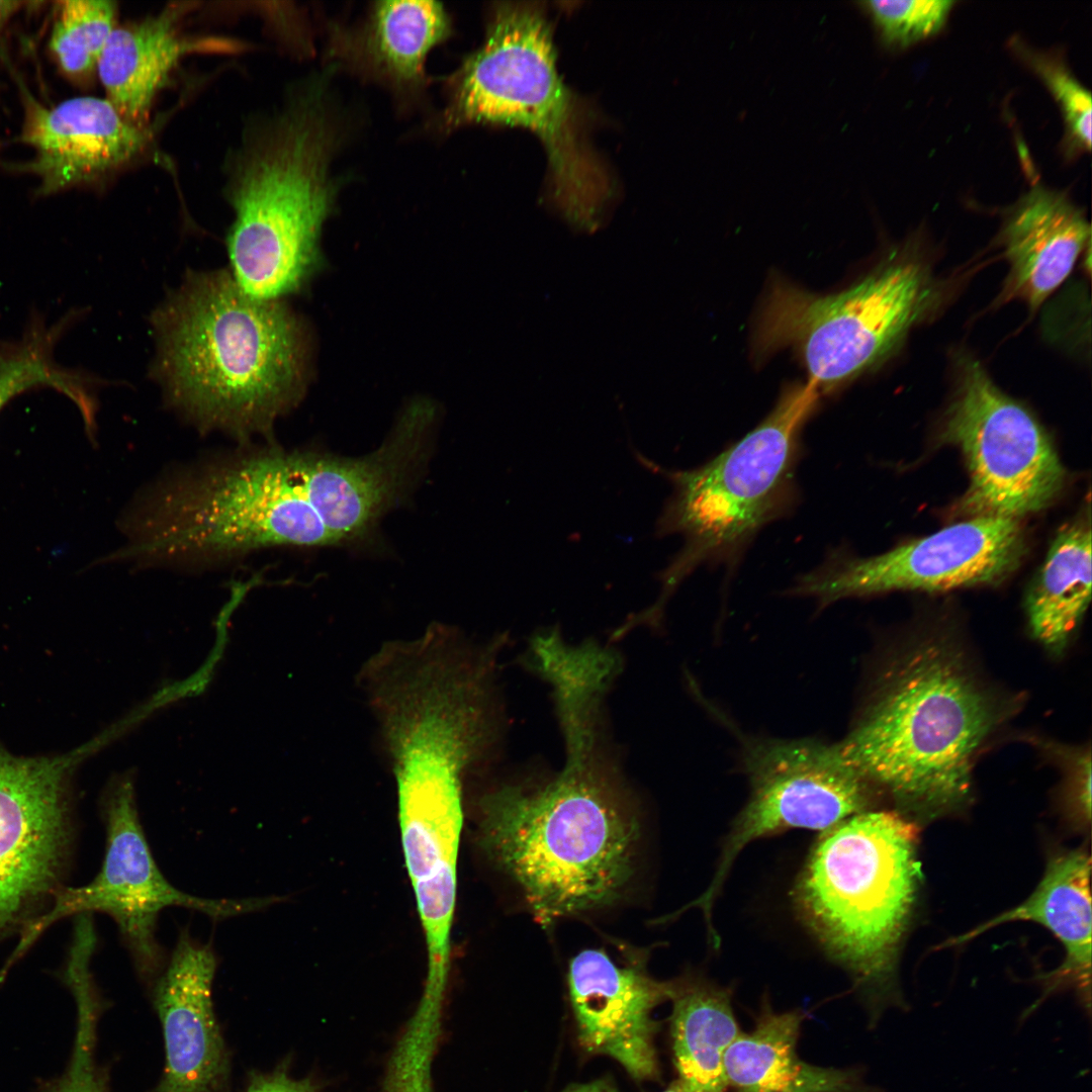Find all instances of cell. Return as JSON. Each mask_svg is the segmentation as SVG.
Listing matches in <instances>:
<instances>
[{
    "instance_id": "18",
    "label": "cell",
    "mask_w": 1092,
    "mask_h": 1092,
    "mask_svg": "<svg viewBox=\"0 0 1092 1092\" xmlns=\"http://www.w3.org/2000/svg\"><path fill=\"white\" fill-rule=\"evenodd\" d=\"M1001 240L1010 268L1003 298L1036 309L1071 273L1090 225L1067 196L1034 185L1012 208Z\"/></svg>"
},
{
    "instance_id": "2",
    "label": "cell",
    "mask_w": 1092,
    "mask_h": 1092,
    "mask_svg": "<svg viewBox=\"0 0 1092 1092\" xmlns=\"http://www.w3.org/2000/svg\"><path fill=\"white\" fill-rule=\"evenodd\" d=\"M150 324V374L165 403L201 432L243 445L270 439L275 422L303 396V324L281 300L246 294L229 270H187Z\"/></svg>"
},
{
    "instance_id": "35",
    "label": "cell",
    "mask_w": 1092,
    "mask_h": 1092,
    "mask_svg": "<svg viewBox=\"0 0 1092 1092\" xmlns=\"http://www.w3.org/2000/svg\"><path fill=\"white\" fill-rule=\"evenodd\" d=\"M399 802H430V801H399ZM436 803H440V802H436ZM447 804H457V803H447Z\"/></svg>"
},
{
    "instance_id": "13",
    "label": "cell",
    "mask_w": 1092,
    "mask_h": 1092,
    "mask_svg": "<svg viewBox=\"0 0 1092 1092\" xmlns=\"http://www.w3.org/2000/svg\"><path fill=\"white\" fill-rule=\"evenodd\" d=\"M76 760V752L19 757L0 749V938L22 931L59 891Z\"/></svg>"
},
{
    "instance_id": "15",
    "label": "cell",
    "mask_w": 1092,
    "mask_h": 1092,
    "mask_svg": "<svg viewBox=\"0 0 1092 1092\" xmlns=\"http://www.w3.org/2000/svg\"><path fill=\"white\" fill-rule=\"evenodd\" d=\"M432 420L429 404L412 405L389 438L361 458L293 451L309 502L338 544L364 535L399 500L428 453Z\"/></svg>"
},
{
    "instance_id": "14",
    "label": "cell",
    "mask_w": 1092,
    "mask_h": 1092,
    "mask_svg": "<svg viewBox=\"0 0 1092 1092\" xmlns=\"http://www.w3.org/2000/svg\"><path fill=\"white\" fill-rule=\"evenodd\" d=\"M20 142L33 157L20 170L50 196L107 178L138 162L154 138L149 124L124 118L105 98L79 96L48 107L21 87Z\"/></svg>"
},
{
    "instance_id": "28",
    "label": "cell",
    "mask_w": 1092,
    "mask_h": 1092,
    "mask_svg": "<svg viewBox=\"0 0 1092 1092\" xmlns=\"http://www.w3.org/2000/svg\"><path fill=\"white\" fill-rule=\"evenodd\" d=\"M1013 48L1040 77L1060 105L1069 136L1077 147L1091 148V94L1059 58L1040 53L1020 40Z\"/></svg>"
},
{
    "instance_id": "20",
    "label": "cell",
    "mask_w": 1092,
    "mask_h": 1092,
    "mask_svg": "<svg viewBox=\"0 0 1092 1092\" xmlns=\"http://www.w3.org/2000/svg\"><path fill=\"white\" fill-rule=\"evenodd\" d=\"M806 1013L778 1012L764 1000L753 1028L726 1051V1082L735 1092H884L860 1068L821 1067L797 1051Z\"/></svg>"
},
{
    "instance_id": "1",
    "label": "cell",
    "mask_w": 1092,
    "mask_h": 1092,
    "mask_svg": "<svg viewBox=\"0 0 1092 1092\" xmlns=\"http://www.w3.org/2000/svg\"><path fill=\"white\" fill-rule=\"evenodd\" d=\"M544 679L565 744L549 780L503 784L477 802L478 843L543 923L620 903L639 866L643 825L611 752L606 695L615 675L585 657L551 665Z\"/></svg>"
},
{
    "instance_id": "30",
    "label": "cell",
    "mask_w": 1092,
    "mask_h": 1092,
    "mask_svg": "<svg viewBox=\"0 0 1092 1092\" xmlns=\"http://www.w3.org/2000/svg\"><path fill=\"white\" fill-rule=\"evenodd\" d=\"M1064 761L1069 776L1072 802L1082 818L1091 816V755L1090 750L1067 751L1059 746L1053 750Z\"/></svg>"
},
{
    "instance_id": "11",
    "label": "cell",
    "mask_w": 1092,
    "mask_h": 1092,
    "mask_svg": "<svg viewBox=\"0 0 1092 1092\" xmlns=\"http://www.w3.org/2000/svg\"><path fill=\"white\" fill-rule=\"evenodd\" d=\"M749 797L738 814L710 886L691 906L706 919L732 863L751 841L793 828L824 832L869 810L877 790L844 756L839 743L815 738L741 737Z\"/></svg>"
},
{
    "instance_id": "12",
    "label": "cell",
    "mask_w": 1092,
    "mask_h": 1092,
    "mask_svg": "<svg viewBox=\"0 0 1092 1092\" xmlns=\"http://www.w3.org/2000/svg\"><path fill=\"white\" fill-rule=\"evenodd\" d=\"M1025 551L1018 520L979 515L873 557L832 552L801 575L789 593L819 608L892 590H946L999 582Z\"/></svg>"
},
{
    "instance_id": "9",
    "label": "cell",
    "mask_w": 1092,
    "mask_h": 1092,
    "mask_svg": "<svg viewBox=\"0 0 1092 1092\" xmlns=\"http://www.w3.org/2000/svg\"><path fill=\"white\" fill-rule=\"evenodd\" d=\"M102 809L106 849L99 873L87 885L56 893L50 907L21 931L6 962L8 967L54 922L97 911L115 921L138 974L151 982L166 964L156 936L158 916L165 908L184 907L222 920L260 911L276 902L272 897L206 899L175 888L159 870L144 833L132 769L112 779Z\"/></svg>"
},
{
    "instance_id": "4",
    "label": "cell",
    "mask_w": 1092,
    "mask_h": 1092,
    "mask_svg": "<svg viewBox=\"0 0 1092 1092\" xmlns=\"http://www.w3.org/2000/svg\"><path fill=\"white\" fill-rule=\"evenodd\" d=\"M1006 712L953 646L929 638L889 665L839 745L877 790L937 813L969 797L978 752Z\"/></svg>"
},
{
    "instance_id": "7",
    "label": "cell",
    "mask_w": 1092,
    "mask_h": 1092,
    "mask_svg": "<svg viewBox=\"0 0 1092 1092\" xmlns=\"http://www.w3.org/2000/svg\"><path fill=\"white\" fill-rule=\"evenodd\" d=\"M819 392L809 380L786 386L753 430L699 467L668 470L637 454L640 463L672 485L656 535H679L684 544L658 574L655 603L629 617L632 628L658 627L666 603L693 571L736 561L763 526L792 507L801 431Z\"/></svg>"
},
{
    "instance_id": "32",
    "label": "cell",
    "mask_w": 1092,
    "mask_h": 1092,
    "mask_svg": "<svg viewBox=\"0 0 1092 1092\" xmlns=\"http://www.w3.org/2000/svg\"><path fill=\"white\" fill-rule=\"evenodd\" d=\"M563 1092H617L613 1085L607 1081L598 1080L586 1084H573Z\"/></svg>"
},
{
    "instance_id": "33",
    "label": "cell",
    "mask_w": 1092,
    "mask_h": 1092,
    "mask_svg": "<svg viewBox=\"0 0 1092 1092\" xmlns=\"http://www.w3.org/2000/svg\"><path fill=\"white\" fill-rule=\"evenodd\" d=\"M25 5L23 1L16 0H0V32L10 20V18L17 13L22 6Z\"/></svg>"
},
{
    "instance_id": "3",
    "label": "cell",
    "mask_w": 1092,
    "mask_h": 1092,
    "mask_svg": "<svg viewBox=\"0 0 1092 1092\" xmlns=\"http://www.w3.org/2000/svg\"><path fill=\"white\" fill-rule=\"evenodd\" d=\"M318 89L251 114L225 156L230 272L255 299L299 291L322 261L320 236L337 186L329 171L336 133Z\"/></svg>"
},
{
    "instance_id": "29",
    "label": "cell",
    "mask_w": 1092,
    "mask_h": 1092,
    "mask_svg": "<svg viewBox=\"0 0 1092 1092\" xmlns=\"http://www.w3.org/2000/svg\"><path fill=\"white\" fill-rule=\"evenodd\" d=\"M888 46L906 47L937 32L954 4L950 0L861 1Z\"/></svg>"
},
{
    "instance_id": "25",
    "label": "cell",
    "mask_w": 1092,
    "mask_h": 1092,
    "mask_svg": "<svg viewBox=\"0 0 1092 1092\" xmlns=\"http://www.w3.org/2000/svg\"><path fill=\"white\" fill-rule=\"evenodd\" d=\"M65 322L46 327L35 323L17 342H0V412L15 396L40 387L53 388L78 406L88 434L96 431L95 380L60 367L53 358Z\"/></svg>"
},
{
    "instance_id": "8",
    "label": "cell",
    "mask_w": 1092,
    "mask_h": 1092,
    "mask_svg": "<svg viewBox=\"0 0 1092 1092\" xmlns=\"http://www.w3.org/2000/svg\"><path fill=\"white\" fill-rule=\"evenodd\" d=\"M940 300L929 266L914 253L889 256L848 288L820 295L772 277L753 348L764 357L793 348L808 380L831 391L887 359Z\"/></svg>"
},
{
    "instance_id": "22",
    "label": "cell",
    "mask_w": 1092,
    "mask_h": 1092,
    "mask_svg": "<svg viewBox=\"0 0 1092 1092\" xmlns=\"http://www.w3.org/2000/svg\"><path fill=\"white\" fill-rule=\"evenodd\" d=\"M186 8L170 6L117 25L103 49L96 72L105 99L133 123L148 124L157 95L189 49L180 24Z\"/></svg>"
},
{
    "instance_id": "24",
    "label": "cell",
    "mask_w": 1092,
    "mask_h": 1092,
    "mask_svg": "<svg viewBox=\"0 0 1092 1092\" xmlns=\"http://www.w3.org/2000/svg\"><path fill=\"white\" fill-rule=\"evenodd\" d=\"M1091 527L1089 519L1063 527L1026 597L1033 637L1061 654L1081 622L1091 598Z\"/></svg>"
},
{
    "instance_id": "10",
    "label": "cell",
    "mask_w": 1092,
    "mask_h": 1092,
    "mask_svg": "<svg viewBox=\"0 0 1092 1092\" xmlns=\"http://www.w3.org/2000/svg\"><path fill=\"white\" fill-rule=\"evenodd\" d=\"M956 388L940 438L964 455L972 513L1018 520L1046 508L1066 473L1039 422L1005 394L969 353L954 357Z\"/></svg>"
},
{
    "instance_id": "6",
    "label": "cell",
    "mask_w": 1092,
    "mask_h": 1092,
    "mask_svg": "<svg viewBox=\"0 0 1092 1092\" xmlns=\"http://www.w3.org/2000/svg\"><path fill=\"white\" fill-rule=\"evenodd\" d=\"M796 899L825 948L853 976L875 1026L902 1004L895 957L919 879L917 830L896 812L867 810L822 832Z\"/></svg>"
},
{
    "instance_id": "5",
    "label": "cell",
    "mask_w": 1092,
    "mask_h": 1092,
    "mask_svg": "<svg viewBox=\"0 0 1092 1092\" xmlns=\"http://www.w3.org/2000/svg\"><path fill=\"white\" fill-rule=\"evenodd\" d=\"M449 88L448 128L490 123L531 130L545 148L557 206L577 222L598 217L612 195V180L589 143L592 112L557 71L540 4H496L485 41L453 74Z\"/></svg>"
},
{
    "instance_id": "27",
    "label": "cell",
    "mask_w": 1092,
    "mask_h": 1092,
    "mask_svg": "<svg viewBox=\"0 0 1092 1092\" xmlns=\"http://www.w3.org/2000/svg\"><path fill=\"white\" fill-rule=\"evenodd\" d=\"M70 990L77 1006V1026L71 1057L64 1072L41 1084L38 1092H110L95 1054L100 1012L95 985L82 980L73 984Z\"/></svg>"
},
{
    "instance_id": "26",
    "label": "cell",
    "mask_w": 1092,
    "mask_h": 1092,
    "mask_svg": "<svg viewBox=\"0 0 1092 1092\" xmlns=\"http://www.w3.org/2000/svg\"><path fill=\"white\" fill-rule=\"evenodd\" d=\"M117 7L108 0H65L57 4L50 48L64 73L82 78L96 71L116 24Z\"/></svg>"
},
{
    "instance_id": "34",
    "label": "cell",
    "mask_w": 1092,
    "mask_h": 1092,
    "mask_svg": "<svg viewBox=\"0 0 1092 1092\" xmlns=\"http://www.w3.org/2000/svg\"><path fill=\"white\" fill-rule=\"evenodd\" d=\"M661 1092H687L680 1083L676 1080L671 1083L666 1089Z\"/></svg>"
},
{
    "instance_id": "23",
    "label": "cell",
    "mask_w": 1092,
    "mask_h": 1092,
    "mask_svg": "<svg viewBox=\"0 0 1092 1092\" xmlns=\"http://www.w3.org/2000/svg\"><path fill=\"white\" fill-rule=\"evenodd\" d=\"M669 1000L677 1081L687 1092H726L724 1057L741 1033L731 989L687 976L672 981Z\"/></svg>"
},
{
    "instance_id": "16",
    "label": "cell",
    "mask_w": 1092,
    "mask_h": 1092,
    "mask_svg": "<svg viewBox=\"0 0 1092 1092\" xmlns=\"http://www.w3.org/2000/svg\"><path fill=\"white\" fill-rule=\"evenodd\" d=\"M646 963V954L627 953L616 962L603 948H586L567 972L579 1043L615 1059L636 1079L657 1075L651 1012L672 992V981L650 977Z\"/></svg>"
},
{
    "instance_id": "31",
    "label": "cell",
    "mask_w": 1092,
    "mask_h": 1092,
    "mask_svg": "<svg viewBox=\"0 0 1092 1092\" xmlns=\"http://www.w3.org/2000/svg\"><path fill=\"white\" fill-rule=\"evenodd\" d=\"M246 1092H321V1088L311 1078H293L281 1065L270 1073L252 1075Z\"/></svg>"
},
{
    "instance_id": "17",
    "label": "cell",
    "mask_w": 1092,
    "mask_h": 1092,
    "mask_svg": "<svg viewBox=\"0 0 1092 1092\" xmlns=\"http://www.w3.org/2000/svg\"><path fill=\"white\" fill-rule=\"evenodd\" d=\"M216 968L211 945L182 929L154 980L153 1003L165 1045L155 1092H221L226 1084L229 1057L212 1002Z\"/></svg>"
},
{
    "instance_id": "19",
    "label": "cell",
    "mask_w": 1092,
    "mask_h": 1092,
    "mask_svg": "<svg viewBox=\"0 0 1092 1092\" xmlns=\"http://www.w3.org/2000/svg\"><path fill=\"white\" fill-rule=\"evenodd\" d=\"M1091 858L1083 849H1074L1053 857L1044 875L1022 903L989 919L941 946H957L1003 923L1032 921L1041 924L1065 948V960L1046 975L1044 996L1059 988L1072 986L1090 1009L1091 992Z\"/></svg>"
},
{
    "instance_id": "21",
    "label": "cell",
    "mask_w": 1092,
    "mask_h": 1092,
    "mask_svg": "<svg viewBox=\"0 0 1092 1092\" xmlns=\"http://www.w3.org/2000/svg\"><path fill=\"white\" fill-rule=\"evenodd\" d=\"M450 31L449 16L438 2L380 1L364 24L335 31L333 49L365 74L399 89H418L428 53Z\"/></svg>"
}]
</instances>
